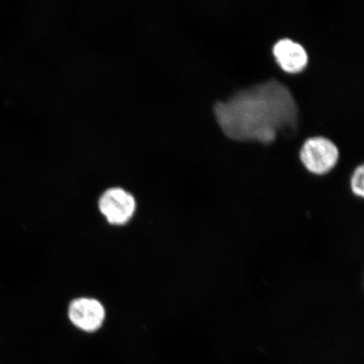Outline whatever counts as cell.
Wrapping results in <instances>:
<instances>
[{
	"instance_id": "cell-3",
	"label": "cell",
	"mask_w": 364,
	"mask_h": 364,
	"mask_svg": "<svg viewBox=\"0 0 364 364\" xmlns=\"http://www.w3.org/2000/svg\"><path fill=\"white\" fill-rule=\"evenodd\" d=\"M98 205L100 212L113 225L127 224L136 211L134 196L120 188L107 189L100 198Z\"/></svg>"
},
{
	"instance_id": "cell-6",
	"label": "cell",
	"mask_w": 364,
	"mask_h": 364,
	"mask_svg": "<svg viewBox=\"0 0 364 364\" xmlns=\"http://www.w3.org/2000/svg\"><path fill=\"white\" fill-rule=\"evenodd\" d=\"M350 186L355 196L358 198H363L364 196V167L363 165L358 166L353 172L350 179Z\"/></svg>"
},
{
	"instance_id": "cell-5",
	"label": "cell",
	"mask_w": 364,
	"mask_h": 364,
	"mask_svg": "<svg viewBox=\"0 0 364 364\" xmlns=\"http://www.w3.org/2000/svg\"><path fill=\"white\" fill-rule=\"evenodd\" d=\"M272 53L286 72L298 73L307 65L309 58L306 48L289 38L277 41L273 46Z\"/></svg>"
},
{
	"instance_id": "cell-1",
	"label": "cell",
	"mask_w": 364,
	"mask_h": 364,
	"mask_svg": "<svg viewBox=\"0 0 364 364\" xmlns=\"http://www.w3.org/2000/svg\"><path fill=\"white\" fill-rule=\"evenodd\" d=\"M215 116L232 139H257L269 143L277 132H292L298 122V107L292 93L272 79L238 91L215 104Z\"/></svg>"
},
{
	"instance_id": "cell-2",
	"label": "cell",
	"mask_w": 364,
	"mask_h": 364,
	"mask_svg": "<svg viewBox=\"0 0 364 364\" xmlns=\"http://www.w3.org/2000/svg\"><path fill=\"white\" fill-rule=\"evenodd\" d=\"M299 157L304 167L315 175H324L333 169L339 159V149L329 139L314 136L304 141Z\"/></svg>"
},
{
	"instance_id": "cell-4",
	"label": "cell",
	"mask_w": 364,
	"mask_h": 364,
	"mask_svg": "<svg viewBox=\"0 0 364 364\" xmlns=\"http://www.w3.org/2000/svg\"><path fill=\"white\" fill-rule=\"evenodd\" d=\"M68 317L77 328L94 332L102 326L106 311L97 299L80 298L75 299L68 306Z\"/></svg>"
}]
</instances>
